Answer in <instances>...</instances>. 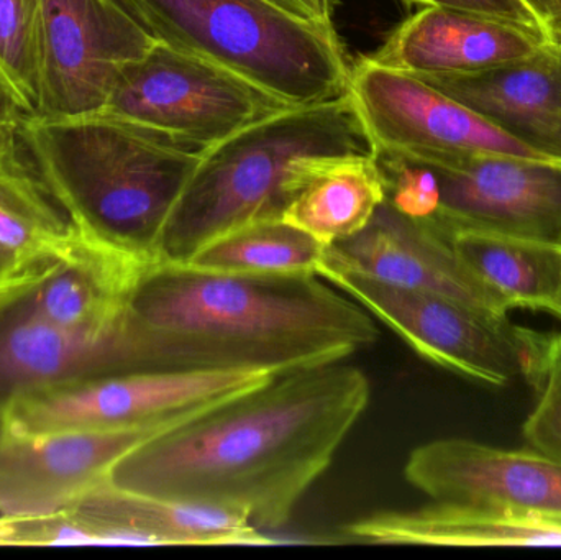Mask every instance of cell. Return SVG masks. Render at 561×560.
<instances>
[{
    "instance_id": "cell-1",
    "label": "cell",
    "mask_w": 561,
    "mask_h": 560,
    "mask_svg": "<svg viewBox=\"0 0 561 560\" xmlns=\"http://www.w3.org/2000/svg\"><path fill=\"white\" fill-rule=\"evenodd\" d=\"M369 398L365 372L345 361L286 372L135 447L108 483L279 529L327 472Z\"/></svg>"
},
{
    "instance_id": "cell-2",
    "label": "cell",
    "mask_w": 561,
    "mask_h": 560,
    "mask_svg": "<svg viewBox=\"0 0 561 560\" xmlns=\"http://www.w3.org/2000/svg\"><path fill=\"white\" fill-rule=\"evenodd\" d=\"M121 332L125 372L276 374L346 361L379 335L373 316L320 276L168 262L144 270Z\"/></svg>"
},
{
    "instance_id": "cell-3",
    "label": "cell",
    "mask_w": 561,
    "mask_h": 560,
    "mask_svg": "<svg viewBox=\"0 0 561 560\" xmlns=\"http://www.w3.org/2000/svg\"><path fill=\"white\" fill-rule=\"evenodd\" d=\"M19 135L81 239L147 265L160 262L168 220L203 153L102 112L30 114Z\"/></svg>"
},
{
    "instance_id": "cell-4",
    "label": "cell",
    "mask_w": 561,
    "mask_h": 560,
    "mask_svg": "<svg viewBox=\"0 0 561 560\" xmlns=\"http://www.w3.org/2000/svg\"><path fill=\"white\" fill-rule=\"evenodd\" d=\"M373 155L375 145L352 92L316 105H294L204 151L178 201L160 245V262L186 263L226 233L283 219L300 178L316 158Z\"/></svg>"
},
{
    "instance_id": "cell-5",
    "label": "cell",
    "mask_w": 561,
    "mask_h": 560,
    "mask_svg": "<svg viewBox=\"0 0 561 560\" xmlns=\"http://www.w3.org/2000/svg\"><path fill=\"white\" fill-rule=\"evenodd\" d=\"M150 35L232 69L290 105L350 92L352 69L333 22L270 0H118Z\"/></svg>"
},
{
    "instance_id": "cell-6",
    "label": "cell",
    "mask_w": 561,
    "mask_h": 560,
    "mask_svg": "<svg viewBox=\"0 0 561 560\" xmlns=\"http://www.w3.org/2000/svg\"><path fill=\"white\" fill-rule=\"evenodd\" d=\"M320 278L355 299L424 361L488 387L526 380L539 390L553 334L434 293L389 285L323 260Z\"/></svg>"
},
{
    "instance_id": "cell-7",
    "label": "cell",
    "mask_w": 561,
    "mask_h": 560,
    "mask_svg": "<svg viewBox=\"0 0 561 560\" xmlns=\"http://www.w3.org/2000/svg\"><path fill=\"white\" fill-rule=\"evenodd\" d=\"M287 107L232 69L158 39L122 71L101 112L204 153Z\"/></svg>"
},
{
    "instance_id": "cell-8",
    "label": "cell",
    "mask_w": 561,
    "mask_h": 560,
    "mask_svg": "<svg viewBox=\"0 0 561 560\" xmlns=\"http://www.w3.org/2000/svg\"><path fill=\"white\" fill-rule=\"evenodd\" d=\"M270 370L122 372L26 395L0 427L15 434L122 431L184 423L276 377Z\"/></svg>"
},
{
    "instance_id": "cell-9",
    "label": "cell",
    "mask_w": 561,
    "mask_h": 560,
    "mask_svg": "<svg viewBox=\"0 0 561 560\" xmlns=\"http://www.w3.org/2000/svg\"><path fill=\"white\" fill-rule=\"evenodd\" d=\"M157 42L118 0H39V89L33 115L101 112L122 71Z\"/></svg>"
},
{
    "instance_id": "cell-10",
    "label": "cell",
    "mask_w": 561,
    "mask_h": 560,
    "mask_svg": "<svg viewBox=\"0 0 561 560\" xmlns=\"http://www.w3.org/2000/svg\"><path fill=\"white\" fill-rule=\"evenodd\" d=\"M422 163L438 184L428 226L448 242L483 232L561 245V161L477 153Z\"/></svg>"
},
{
    "instance_id": "cell-11",
    "label": "cell",
    "mask_w": 561,
    "mask_h": 560,
    "mask_svg": "<svg viewBox=\"0 0 561 560\" xmlns=\"http://www.w3.org/2000/svg\"><path fill=\"white\" fill-rule=\"evenodd\" d=\"M350 92L378 153L437 160L494 153L542 158L415 76L359 59Z\"/></svg>"
},
{
    "instance_id": "cell-12",
    "label": "cell",
    "mask_w": 561,
    "mask_h": 560,
    "mask_svg": "<svg viewBox=\"0 0 561 560\" xmlns=\"http://www.w3.org/2000/svg\"><path fill=\"white\" fill-rule=\"evenodd\" d=\"M174 426L46 434L0 427V518L32 522L71 512L108 483L118 460Z\"/></svg>"
},
{
    "instance_id": "cell-13",
    "label": "cell",
    "mask_w": 561,
    "mask_h": 560,
    "mask_svg": "<svg viewBox=\"0 0 561 560\" xmlns=\"http://www.w3.org/2000/svg\"><path fill=\"white\" fill-rule=\"evenodd\" d=\"M404 477L434 502L511 510L561 525V460L470 439L415 447Z\"/></svg>"
},
{
    "instance_id": "cell-14",
    "label": "cell",
    "mask_w": 561,
    "mask_h": 560,
    "mask_svg": "<svg viewBox=\"0 0 561 560\" xmlns=\"http://www.w3.org/2000/svg\"><path fill=\"white\" fill-rule=\"evenodd\" d=\"M325 260L389 285L447 296L494 315L510 312L461 265L447 239L386 199L362 232L330 245Z\"/></svg>"
},
{
    "instance_id": "cell-15",
    "label": "cell",
    "mask_w": 561,
    "mask_h": 560,
    "mask_svg": "<svg viewBox=\"0 0 561 560\" xmlns=\"http://www.w3.org/2000/svg\"><path fill=\"white\" fill-rule=\"evenodd\" d=\"M22 288L0 295V416L26 395L125 372L122 325L112 335L59 328L28 305Z\"/></svg>"
},
{
    "instance_id": "cell-16",
    "label": "cell",
    "mask_w": 561,
    "mask_h": 560,
    "mask_svg": "<svg viewBox=\"0 0 561 560\" xmlns=\"http://www.w3.org/2000/svg\"><path fill=\"white\" fill-rule=\"evenodd\" d=\"M547 45L536 30L461 10L424 7L366 58L411 76L468 75L529 58Z\"/></svg>"
},
{
    "instance_id": "cell-17",
    "label": "cell",
    "mask_w": 561,
    "mask_h": 560,
    "mask_svg": "<svg viewBox=\"0 0 561 560\" xmlns=\"http://www.w3.org/2000/svg\"><path fill=\"white\" fill-rule=\"evenodd\" d=\"M547 160L561 161V48L468 75L415 76Z\"/></svg>"
},
{
    "instance_id": "cell-18",
    "label": "cell",
    "mask_w": 561,
    "mask_h": 560,
    "mask_svg": "<svg viewBox=\"0 0 561 560\" xmlns=\"http://www.w3.org/2000/svg\"><path fill=\"white\" fill-rule=\"evenodd\" d=\"M95 546H270L247 516L216 506L125 492L105 483L71 512Z\"/></svg>"
},
{
    "instance_id": "cell-19",
    "label": "cell",
    "mask_w": 561,
    "mask_h": 560,
    "mask_svg": "<svg viewBox=\"0 0 561 560\" xmlns=\"http://www.w3.org/2000/svg\"><path fill=\"white\" fill-rule=\"evenodd\" d=\"M350 539L375 545L447 548H561V525L511 510L434 502L409 512H378L343 528Z\"/></svg>"
},
{
    "instance_id": "cell-20",
    "label": "cell",
    "mask_w": 561,
    "mask_h": 560,
    "mask_svg": "<svg viewBox=\"0 0 561 560\" xmlns=\"http://www.w3.org/2000/svg\"><path fill=\"white\" fill-rule=\"evenodd\" d=\"M16 130L0 134V250L43 272L71 252L76 233L33 168Z\"/></svg>"
},
{
    "instance_id": "cell-21",
    "label": "cell",
    "mask_w": 561,
    "mask_h": 560,
    "mask_svg": "<svg viewBox=\"0 0 561 560\" xmlns=\"http://www.w3.org/2000/svg\"><path fill=\"white\" fill-rule=\"evenodd\" d=\"M385 197L376 153L320 157L307 168L283 220L330 247L362 232Z\"/></svg>"
},
{
    "instance_id": "cell-22",
    "label": "cell",
    "mask_w": 561,
    "mask_h": 560,
    "mask_svg": "<svg viewBox=\"0 0 561 560\" xmlns=\"http://www.w3.org/2000/svg\"><path fill=\"white\" fill-rule=\"evenodd\" d=\"M450 243L461 265L510 311L527 308L561 319V245L483 232L457 233Z\"/></svg>"
},
{
    "instance_id": "cell-23",
    "label": "cell",
    "mask_w": 561,
    "mask_h": 560,
    "mask_svg": "<svg viewBox=\"0 0 561 560\" xmlns=\"http://www.w3.org/2000/svg\"><path fill=\"white\" fill-rule=\"evenodd\" d=\"M327 249L286 220H262L214 240L184 265L232 275L320 276Z\"/></svg>"
},
{
    "instance_id": "cell-24",
    "label": "cell",
    "mask_w": 561,
    "mask_h": 560,
    "mask_svg": "<svg viewBox=\"0 0 561 560\" xmlns=\"http://www.w3.org/2000/svg\"><path fill=\"white\" fill-rule=\"evenodd\" d=\"M0 81L28 114L39 89V0H0Z\"/></svg>"
},
{
    "instance_id": "cell-25",
    "label": "cell",
    "mask_w": 561,
    "mask_h": 560,
    "mask_svg": "<svg viewBox=\"0 0 561 560\" xmlns=\"http://www.w3.org/2000/svg\"><path fill=\"white\" fill-rule=\"evenodd\" d=\"M540 397L524 423L523 434L529 449L561 460V341L553 334V351Z\"/></svg>"
},
{
    "instance_id": "cell-26",
    "label": "cell",
    "mask_w": 561,
    "mask_h": 560,
    "mask_svg": "<svg viewBox=\"0 0 561 560\" xmlns=\"http://www.w3.org/2000/svg\"><path fill=\"white\" fill-rule=\"evenodd\" d=\"M408 2L421 3L424 7H444V9L477 13V15L503 20V22L514 23V25L540 32L536 16L530 13V10L527 9L523 0H408Z\"/></svg>"
},
{
    "instance_id": "cell-27",
    "label": "cell",
    "mask_w": 561,
    "mask_h": 560,
    "mask_svg": "<svg viewBox=\"0 0 561 560\" xmlns=\"http://www.w3.org/2000/svg\"><path fill=\"white\" fill-rule=\"evenodd\" d=\"M550 45L561 48V0H523Z\"/></svg>"
},
{
    "instance_id": "cell-28",
    "label": "cell",
    "mask_w": 561,
    "mask_h": 560,
    "mask_svg": "<svg viewBox=\"0 0 561 560\" xmlns=\"http://www.w3.org/2000/svg\"><path fill=\"white\" fill-rule=\"evenodd\" d=\"M43 272H30V270L23 268L13 256L0 250V295H5L12 289L32 282Z\"/></svg>"
},
{
    "instance_id": "cell-29",
    "label": "cell",
    "mask_w": 561,
    "mask_h": 560,
    "mask_svg": "<svg viewBox=\"0 0 561 560\" xmlns=\"http://www.w3.org/2000/svg\"><path fill=\"white\" fill-rule=\"evenodd\" d=\"M30 115L16 101L15 95L0 81V134L16 130Z\"/></svg>"
},
{
    "instance_id": "cell-30",
    "label": "cell",
    "mask_w": 561,
    "mask_h": 560,
    "mask_svg": "<svg viewBox=\"0 0 561 560\" xmlns=\"http://www.w3.org/2000/svg\"><path fill=\"white\" fill-rule=\"evenodd\" d=\"M270 2L276 3L280 9L300 16V19H322V22H327L319 7H317L316 0H270Z\"/></svg>"
},
{
    "instance_id": "cell-31",
    "label": "cell",
    "mask_w": 561,
    "mask_h": 560,
    "mask_svg": "<svg viewBox=\"0 0 561 560\" xmlns=\"http://www.w3.org/2000/svg\"><path fill=\"white\" fill-rule=\"evenodd\" d=\"M317 7H319L320 12H322L323 19L329 20V22H333V0H316Z\"/></svg>"
},
{
    "instance_id": "cell-32",
    "label": "cell",
    "mask_w": 561,
    "mask_h": 560,
    "mask_svg": "<svg viewBox=\"0 0 561 560\" xmlns=\"http://www.w3.org/2000/svg\"><path fill=\"white\" fill-rule=\"evenodd\" d=\"M560 341H561V335H560Z\"/></svg>"
}]
</instances>
